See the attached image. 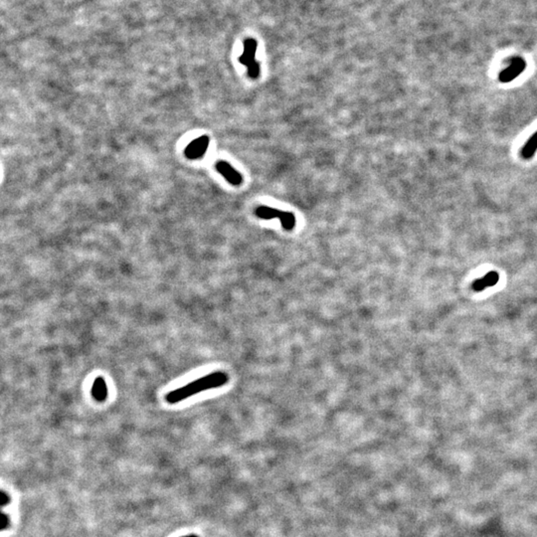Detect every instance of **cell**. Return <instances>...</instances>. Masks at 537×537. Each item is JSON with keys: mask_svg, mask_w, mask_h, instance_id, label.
I'll return each mask as SVG.
<instances>
[{"mask_svg": "<svg viewBox=\"0 0 537 537\" xmlns=\"http://www.w3.org/2000/svg\"><path fill=\"white\" fill-rule=\"evenodd\" d=\"M526 68V62L520 57L510 59L509 65L499 74V81L508 83L518 77Z\"/></svg>", "mask_w": 537, "mask_h": 537, "instance_id": "obj_3", "label": "cell"}, {"mask_svg": "<svg viewBox=\"0 0 537 537\" xmlns=\"http://www.w3.org/2000/svg\"><path fill=\"white\" fill-rule=\"evenodd\" d=\"M92 395L97 401H105L108 396V387L105 379L103 377H98L95 379L92 387Z\"/></svg>", "mask_w": 537, "mask_h": 537, "instance_id": "obj_6", "label": "cell"}, {"mask_svg": "<svg viewBox=\"0 0 537 537\" xmlns=\"http://www.w3.org/2000/svg\"><path fill=\"white\" fill-rule=\"evenodd\" d=\"M281 213H282V210L272 208V207H268V206H260V207H258L256 209V215L259 218H262V219H265V220L279 218Z\"/></svg>", "mask_w": 537, "mask_h": 537, "instance_id": "obj_9", "label": "cell"}, {"mask_svg": "<svg viewBox=\"0 0 537 537\" xmlns=\"http://www.w3.org/2000/svg\"><path fill=\"white\" fill-rule=\"evenodd\" d=\"M248 75L249 77L252 78V79H257L260 75V64L255 61L253 62L252 64H250L248 67Z\"/></svg>", "mask_w": 537, "mask_h": 537, "instance_id": "obj_11", "label": "cell"}, {"mask_svg": "<svg viewBox=\"0 0 537 537\" xmlns=\"http://www.w3.org/2000/svg\"><path fill=\"white\" fill-rule=\"evenodd\" d=\"M216 169L221 175H223L226 178V180L232 185L238 186L242 183L243 181L242 175L227 161H218L216 163Z\"/></svg>", "mask_w": 537, "mask_h": 537, "instance_id": "obj_4", "label": "cell"}, {"mask_svg": "<svg viewBox=\"0 0 537 537\" xmlns=\"http://www.w3.org/2000/svg\"><path fill=\"white\" fill-rule=\"evenodd\" d=\"M537 152V132L533 134L521 150V156L524 159H530Z\"/></svg>", "mask_w": 537, "mask_h": 537, "instance_id": "obj_8", "label": "cell"}, {"mask_svg": "<svg viewBox=\"0 0 537 537\" xmlns=\"http://www.w3.org/2000/svg\"><path fill=\"white\" fill-rule=\"evenodd\" d=\"M229 376L224 371H216L210 374L204 375L200 378H197L194 381L185 384L177 389H174L168 392L165 396V400L169 404H176L180 401L186 400L198 393H201L206 390L219 388L225 384L228 383Z\"/></svg>", "mask_w": 537, "mask_h": 537, "instance_id": "obj_1", "label": "cell"}, {"mask_svg": "<svg viewBox=\"0 0 537 537\" xmlns=\"http://www.w3.org/2000/svg\"><path fill=\"white\" fill-rule=\"evenodd\" d=\"M257 41L249 38L244 42V51L243 54L239 57V62L248 67L250 64L256 61V52H257Z\"/></svg>", "mask_w": 537, "mask_h": 537, "instance_id": "obj_5", "label": "cell"}, {"mask_svg": "<svg viewBox=\"0 0 537 537\" xmlns=\"http://www.w3.org/2000/svg\"><path fill=\"white\" fill-rule=\"evenodd\" d=\"M281 223H282V226L285 230L291 231L294 229L295 225H296V217L293 213L291 212H285V211H282L280 217H279Z\"/></svg>", "mask_w": 537, "mask_h": 537, "instance_id": "obj_10", "label": "cell"}, {"mask_svg": "<svg viewBox=\"0 0 537 537\" xmlns=\"http://www.w3.org/2000/svg\"><path fill=\"white\" fill-rule=\"evenodd\" d=\"M210 140L207 136H202L192 141L185 149L184 155L191 160L199 159L207 152Z\"/></svg>", "mask_w": 537, "mask_h": 537, "instance_id": "obj_2", "label": "cell"}, {"mask_svg": "<svg viewBox=\"0 0 537 537\" xmlns=\"http://www.w3.org/2000/svg\"><path fill=\"white\" fill-rule=\"evenodd\" d=\"M498 281V275L494 272H490L488 273L487 275H485L482 279L476 281L473 285V289L475 291H482L483 289L489 287V286H493L496 284V282Z\"/></svg>", "mask_w": 537, "mask_h": 537, "instance_id": "obj_7", "label": "cell"}]
</instances>
